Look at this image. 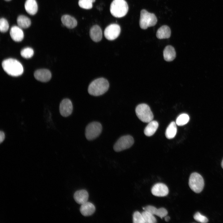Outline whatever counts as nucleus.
I'll return each instance as SVG.
<instances>
[{
    "label": "nucleus",
    "instance_id": "nucleus-1",
    "mask_svg": "<svg viewBox=\"0 0 223 223\" xmlns=\"http://www.w3.org/2000/svg\"><path fill=\"white\" fill-rule=\"evenodd\" d=\"M2 67L4 71L8 75L14 77L21 75L24 69L21 64L17 60L9 58L3 61Z\"/></svg>",
    "mask_w": 223,
    "mask_h": 223
},
{
    "label": "nucleus",
    "instance_id": "nucleus-2",
    "mask_svg": "<svg viewBox=\"0 0 223 223\" xmlns=\"http://www.w3.org/2000/svg\"><path fill=\"white\" fill-rule=\"evenodd\" d=\"M109 87L108 81L103 78H100L92 82L88 88L89 93L93 96L101 95L107 91Z\"/></svg>",
    "mask_w": 223,
    "mask_h": 223
},
{
    "label": "nucleus",
    "instance_id": "nucleus-3",
    "mask_svg": "<svg viewBox=\"0 0 223 223\" xmlns=\"http://www.w3.org/2000/svg\"><path fill=\"white\" fill-rule=\"evenodd\" d=\"M128 5L125 0H114L110 7L112 15L117 18L125 16L128 11Z\"/></svg>",
    "mask_w": 223,
    "mask_h": 223
},
{
    "label": "nucleus",
    "instance_id": "nucleus-4",
    "mask_svg": "<svg viewBox=\"0 0 223 223\" xmlns=\"http://www.w3.org/2000/svg\"><path fill=\"white\" fill-rule=\"evenodd\" d=\"M157 21V18L154 14L149 12L145 9L141 11L139 24L142 29H145L148 27L153 26L156 24Z\"/></svg>",
    "mask_w": 223,
    "mask_h": 223
},
{
    "label": "nucleus",
    "instance_id": "nucleus-5",
    "mask_svg": "<svg viewBox=\"0 0 223 223\" xmlns=\"http://www.w3.org/2000/svg\"><path fill=\"white\" fill-rule=\"evenodd\" d=\"M135 112L138 118L143 122L149 123L153 120V114L150 107L146 104L138 105L136 108Z\"/></svg>",
    "mask_w": 223,
    "mask_h": 223
},
{
    "label": "nucleus",
    "instance_id": "nucleus-6",
    "mask_svg": "<svg viewBox=\"0 0 223 223\" xmlns=\"http://www.w3.org/2000/svg\"><path fill=\"white\" fill-rule=\"evenodd\" d=\"M189 185L194 192L197 193H199L202 191L204 186L203 179L199 173H193L190 176Z\"/></svg>",
    "mask_w": 223,
    "mask_h": 223
},
{
    "label": "nucleus",
    "instance_id": "nucleus-7",
    "mask_svg": "<svg viewBox=\"0 0 223 223\" xmlns=\"http://www.w3.org/2000/svg\"><path fill=\"white\" fill-rule=\"evenodd\" d=\"M102 127L101 124L98 122H93L89 124L85 130V136L89 140L95 139L101 133Z\"/></svg>",
    "mask_w": 223,
    "mask_h": 223
},
{
    "label": "nucleus",
    "instance_id": "nucleus-8",
    "mask_svg": "<svg viewBox=\"0 0 223 223\" xmlns=\"http://www.w3.org/2000/svg\"><path fill=\"white\" fill-rule=\"evenodd\" d=\"M134 143L132 137L126 135L120 137L115 144L113 149L116 152H120L131 147Z\"/></svg>",
    "mask_w": 223,
    "mask_h": 223
},
{
    "label": "nucleus",
    "instance_id": "nucleus-9",
    "mask_svg": "<svg viewBox=\"0 0 223 223\" xmlns=\"http://www.w3.org/2000/svg\"><path fill=\"white\" fill-rule=\"evenodd\" d=\"M120 32V28L116 24H112L107 26L105 29L104 35L106 39L109 40H113L116 38Z\"/></svg>",
    "mask_w": 223,
    "mask_h": 223
},
{
    "label": "nucleus",
    "instance_id": "nucleus-10",
    "mask_svg": "<svg viewBox=\"0 0 223 223\" xmlns=\"http://www.w3.org/2000/svg\"><path fill=\"white\" fill-rule=\"evenodd\" d=\"M59 109L60 113L62 116L67 117L70 115L73 109L71 101L68 98L63 99L60 103Z\"/></svg>",
    "mask_w": 223,
    "mask_h": 223
},
{
    "label": "nucleus",
    "instance_id": "nucleus-11",
    "mask_svg": "<svg viewBox=\"0 0 223 223\" xmlns=\"http://www.w3.org/2000/svg\"><path fill=\"white\" fill-rule=\"evenodd\" d=\"M151 192L152 194L155 196L164 197L168 195L169 191L166 185L163 183H159L153 186Z\"/></svg>",
    "mask_w": 223,
    "mask_h": 223
},
{
    "label": "nucleus",
    "instance_id": "nucleus-12",
    "mask_svg": "<svg viewBox=\"0 0 223 223\" xmlns=\"http://www.w3.org/2000/svg\"><path fill=\"white\" fill-rule=\"evenodd\" d=\"M35 78L37 80L43 82L49 81L51 78L50 72L46 69H40L36 70L34 73Z\"/></svg>",
    "mask_w": 223,
    "mask_h": 223
},
{
    "label": "nucleus",
    "instance_id": "nucleus-13",
    "mask_svg": "<svg viewBox=\"0 0 223 223\" xmlns=\"http://www.w3.org/2000/svg\"><path fill=\"white\" fill-rule=\"evenodd\" d=\"M10 33L12 39L15 41H22L24 37V34L21 28L19 26H14L11 28Z\"/></svg>",
    "mask_w": 223,
    "mask_h": 223
},
{
    "label": "nucleus",
    "instance_id": "nucleus-14",
    "mask_svg": "<svg viewBox=\"0 0 223 223\" xmlns=\"http://www.w3.org/2000/svg\"><path fill=\"white\" fill-rule=\"evenodd\" d=\"M95 210L94 205L92 203L86 202L81 204L80 211L81 214L85 216H90L93 214Z\"/></svg>",
    "mask_w": 223,
    "mask_h": 223
},
{
    "label": "nucleus",
    "instance_id": "nucleus-15",
    "mask_svg": "<svg viewBox=\"0 0 223 223\" xmlns=\"http://www.w3.org/2000/svg\"><path fill=\"white\" fill-rule=\"evenodd\" d=\"M90 35L94 42H98L100 41L102 37V32L100 27L97 25L93 26L90 29Z\"/></svg>",
    "mask_w": 223,
    "mask_h": 223
},
{
    "label": "nucleus",
    "instance_id": "nucleus-16",
    "mask_svg": "<svg viewBox=\"0 0 223 223\" xmlns=\"http://www.w3.org/2000/svg\"><path fill=\"white\" fill-rule=\"evenodd\" d=\"M89 194L85 190H81L76 191L74 195V198L78 203L82 204L87 201Z\"/></svg>",
    "mask_w": 223,
    "mask_h": 223
},
{
    "label": "nucleus",
    "instance_id": "nucleus-17",
    "mask_svg": "<svg viewBox=\"0 0 223 223\" xmlns=\"http://www.w3.org/2000/svg\"><path fill=\"white\" fill-rule=\"evenodd\" d=\"M144 208V210L147 211L154 215H156L161 219L166 216L168 214L167 211L163 208L157 209L153 206L148 205Z\"/></svg>",
    "mask_w": 223,
    "mask_h": 223
},
{
    "label": "nucleus",
    "instance_id": "nucleus-18",
    "mask_svg": "<svg viewBox=\"0 0 223 223\" xmlns=\"http://www.w3.org/2000/svg\"><path fill=\"white\" fill-rule=\"evenodd\" d=\"M61 21L63 25L69 28H73L76 27L77 24L76 20L73 17L68 15L62 16Z\"/></svg>",
    "mask_w": 223,
    "mask_h": 223
},
{
    "label": "nucleus",
    "instance_id": "nucleus-19",
    "mask_svg": "<svg viewBox=\"0 0 223 223\" xmlns=\"http://www.w3.org/2000/svg\"><path fill=\"white\" fill-rule=\"evenodd\" d=\"M24 7L26 12L31 15H35L38 10V6L36 0H26Z\"/></svg>",
    "mask_w": 223,
    "mask_h": 223
},
{
    "label": "nucleus",
    "instance_id": "nucleus-20",
    "mask_svg": "<svg viewBox=\"0 0 223 223\" xmlns=\"http://www.w3.org/2000/svg\"><path fill=\"white\" fill-rule=\"evenodd\" d=\"M164 60L168 62L171 61L176 57V53L174 47L171 46H166L163 51Z\"/></svg>",
    "mask_w": 223,
    "mask_h": 223
},
{
    "label": "nucleus",
    "instance_id": "nucleus-21",
    "mask_svg": "<svg viewBox=\"0 0 223 223\" xmlns=\"http://www.w3.org/2000/svg\"><path fill=\"white\" fill-rule=\"evenodd\" d=\"M171 31L169 27L167 25L161 26L157 30L156 36L159 39L168 38L170 37Z\"/></svg>",
    "mask_w": 223,
    "mask_h": 223
},
{
    "label": "nucleus",
    "instance_id": "nucleus-22",
    "mask_svg": "<svg viewBox=\"0 0 223 223\" xmlns=\"http://www.w3.org/2000/svg\"><path fill=\"white\" fill-rule=\"evenodd\" d=\"M159 126L158 122L155 120H151L148 123L144 130L145 134L147 136L153 135L156 131Z\"/></svg>",
    "mask_w": 223,
    "mask_h": 223
},
{
    "label": "nucleus",
    "instance_id": "nucleus-23",
    "mask_svg": "<svg viewBox=\"0 0 223 223\" xmlns=\"http://www.w3.org/2000/svg\"><path fill=\"white\" fill-rule=\"evenodd\" d=\"M177 132L176 124L174 121L171 122L166 129L165 131L166 137L168 139L174 138Z\"/></svg>",
    "mask_w": 223,
    "mask_h": 223
},
{
    "label": "nucleus",
    "instance_id": "nucleus-24",
    "mask_svg": "<svg viewBox=\"0 0 223 223\" xmlns=\"http://www.w3.org/2000/svg\"><path fill=\"white\" fill-rule=\"evenodd\" d=\"M17 22L18 26L21 28H27L31 24L30 19L24 15H19L17 18Z\"/></svg>",
    "mask_w": 223,
    "mask_h": 223
},
{
    "label": "nucleus",
    "instance_id": "nucleus-25",
    "mask_svg": "<svg viewBox=\"0 0 223 223\" xmlns=\"http://www.w3.org/2000/svg\"><path fill=\"white\" fill-rule=\"evenodd\" d=\"M145 223H155L157 220L154 215L150 212L145 210L141 213Z\"/></svg>",
    "mask_w": 223,
    "mask_h": 223
},
{
    "label": "nucleus",
    "instance_id": "nucleus-26",
    "mask_svg": "<svg viewBox=\"0 0 223 223\" xmlns=\"http://www.w3.org/2000/svg\"><path fill=\"white\" fill-rule=\"evenodd\" d=\"M189 117L187 114H182L177 117L176 123L178 126H182L186 124L189 121Z\"/></svg>",
    "mask_w": 223,
    "mask_h": 223
},
{
    "label": "nucleus",
    "instance_id": "nucleus-27",
    "mask_svg": "<svg viewBox=\"0 0 223 223\" xmlns=\"http://www.w3.org/2000/svg\"><path fill=\"white\" fill-rule=\"evenodd\" d=\"M95 1V0H79L78 4L81 8L90 9L92 8V3Z\"/></svg>",
    "mask_w": 223,
    "mask_h": 223
},
{
    "label": "nucleus",
    "instance_id": "nucleus-28",
    "mask_svg": "<svg viewBox=\"0 0 223 223\" xmlns=\"http://www.w3.org/2000/svg\"><path fill=\"white\" fill-rule=\"evenodd\" d=\"M34 54L33 50L30 47H26L23 49L21 51V56L26 59L32 57Z\"/></svg>",
    "mask_w": 223,
    "mask_h": 223
},
{
    "label": "nucleus",
    "instance_id": "nucleus-29",
    "mask_svg": "<svg viewBox=\"0 0 223 223\" xmlns=\"http://www.w3.org/2000/svg\"><path fill=\"white\" fill-rule=\"evenodd\" d=\"M133 222L134 223H145L141 213L135 211L133 215Z\"/></svg>",
    "mask_w": 223,
    "mask_h": 223
},
{
    "label": "nucleus",
    "instance_id": "nucleus-30",
    "mask_svg": "<svg viewBox=\"0 0 223 223\" xmlns=\"http://www.w3.org/2000/svg\"><path fill=\"white\" fill-rule=\"evenodd\" d=\"M9 25L7 21L4 18H1L0 20V30L2 33H5L9 29Z\"/></svg>",
    "mask_w": 223,
    "mask_h": 223
},
{
    "label": "nucleus",
    "instance_id": "nucleus-31",
    "mask_svg": "<svg viewBox=\"0 0 223 223\" xmlns=\"http://www.w3.org/2000/svg\"><path fill=\"white\" fill-rule=\"evenodd\" d=\"M193 217L195 220L199 222L206 223L208 221L207 217L202 215L199 212H196L194 214Z\"/></svg>",
    "mask_w": 223,
    "mask_h": 223
},
{
    "label": "nucleus",
    "instance_id": "nucleus-32",
    "mask_svg": "<svg viewBox=\"0 0 223 223\" xmlns=\"http://www.w3.org/2000/svg\"><path fill=\"white\" fill-rule=\"evenodd\" d=\"M5 135L4 132L2 131L0 132V143H1L4 140Z\"/></svg>",
    "mask_w": 223,
    "mask_h": 223
},
{
    "label": "nucleus",
    "instance_id": "nucleus-33",
    "mask_svg": "<svg viewBox=\"0 0 223 223\" xmlns=\"http://www.w3.org/2000/svg\"><path fill=\"white\" fill-rule=\"evenodd\" d=\"M170 219V217L169 216H165V220L166 221L168 222Z\"/></svg>",
    "mask_w": 223,
    "mask_h": 223
},
{
    "label": "nucleus",
    "instance_id": "nucleus-34",
    "mask_svg": "<svg viewBox=\"0 0 223 223\" xmlns=\"http://www.w3.org/2000/svg\"><path fill=\"white\" fill-rule=\"evenodd\" d=\"M221 166L222 168L223 169V159L222 160L221 163Z\"/></svg>",
    "mask_w": 223,
    "mask_h": 223
},
{
    "label": "nucleus",
    "instance_id": "nucleus-35",
    "mask_svg": "<svg viewBox=\"0 0 223 223\" xmlns=\"http://www.w3.org/2000/svg\"><path fill=\"white\" fill-rule=\"evenodd\" d=\"M5 0V1H11V0Z\"/></svg>",
    "mask_w": 223,
    "mask_h": 223
}]
</instances>
